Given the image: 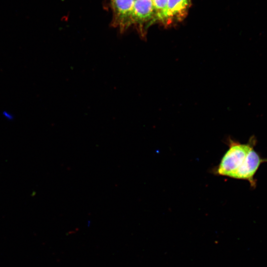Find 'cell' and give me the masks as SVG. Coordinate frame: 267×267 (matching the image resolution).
<instances>
[{
  "label": "cell",
  "mask_w": 267,
  "mask_h": 267,
  "mask_svg": "<svg viewBox=\"0 0 267 267\" xmlns=\"http://www.w3.org/2000/svg\"><path fill=\"white\" fill-rule=\"evenodd\" d=\"M168 0H153L156 20L166 25Z\"/></svg>",
  "instance_id": "5"
},
{
  "label": "cell",
  "mask_w": 267,
  "mask_h": 267,
  "mask_svg": "<svg viewBox=\"0 0 267 267\" xmlns=\"http://www.w3.org/2000/svg\"><path fill=\"white\" fill-rule=\"evenodd\" d=\"M229 148L217 168V174L246 180L253 188L256 186L255 175L260 165L267 162L255 150L257 139L252 136L247 143H240L231 138L228 140Z\"/></svg>",
  "instance_id": "1"
},
{
  "label": "cell",
  "mask_w": 267,
  "mask_h": 267,
  "mask_svg": "<svg viewBox=\"0 0 267 267\" xmlns=\"http://www.w3.org/2000/svg\"><path fill=\"white\" fill-rule=\"evenodd\" d=\"M156 21L153 0H135L131 15V25H135L143 36V27Z\"/></svg>",
  "instance_id": "2"
},
{
  "label": "cell",
  "mask_w": 267,
  "mask_h": 267,
  "mask_svg": "<svg viewBox=\"0 0 267 267\" xmlns=\"http://www.w3.org/2000/svg\"><path fill=\"white\" fill-rule=\"evenodd\" d=\"M191 0H168L166 25L182 20L187 13Z\"/></svg>",
  "instance_id": "4"
},
{
  "label": "cell",
  "mask_w": 267,
  "mask_h": 267,
  "mask_svg": "<svg viewBox=\"0 0 267 267\" xmlns=\"http://www.w3.org/2000/svg\"><path fill=\"white\" fill-rule=\"evenodd\" d=\"M113 11L112 24L124 32L131 26V15L135 0H111Z\"/></svg>",
  "instance_id": "3"
}]
</instances>
